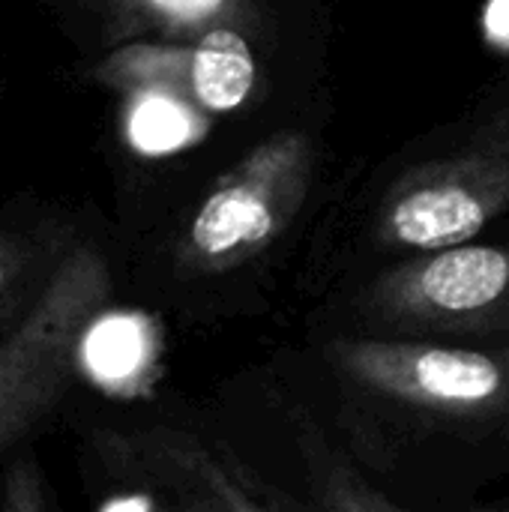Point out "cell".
Listing matches in <instances>:
<instances>
[{
	"label": "cell",
	"mask_w": 509,
	"mask_h": 512,
	"mask_svg": "<svg viewBox=\"0 0 509 512\" xmlns=\"http://www.w3.org/2000/svg\"><path fill=\"white\" fill-rule=\"evenodd\" d=\"M501 354H504V360H507V369H509V339H507V345L501 348Z\"/></svg>",
	"instance_id": "10"
},
{
	"label": "cell",
	"mask_w": 509,
	"mask_h": 512,
	"mask_svg": "<svg viewBox=\"0 0 509 512\" xmlns=\"http://www.w3.org/2000/svg\"><path fill=\"white\" fill-rule=\"evenodd\" d=\"M375 336L480 345L509 339V246L465 240L411 252L363 294Z\"/></svg>",
	"instance_id": "2"
},
{
	"label": "cell",
	"mask_w": 509,
	"mask_h": 512,
	"mask_svg": "<svg viewBox=\"0 0 509 512\" xmlns=\"http://www.w3.org/2000/svg\"><path fill=\"white\" fill-rule=\"evenodd\" d=\"M480 111H495V114H509V78H507V84L501 87V93L495 96V102L483 105Z\"/></svg>",
	"instance_id": "9"
},
{
	"label": "cell",
	"mask_w": 509,
	"mask_h": 512,
	"mask_svg": "<svg viewBox=\"0 0 509 512\" xmlns=\"http://www.w3.org/2000/svg\"><path fill=\"white\" fill-rule=\"evenodd\" d=\"M509 213V114L480 111L459 150L402 171L375 213L390 252H426L480 237Z\"/></svg>",
	"instance_id": "3"
},
{
	"label": "cell",
	"mask_w": 509,
	"mask_h": 512,
	"mask_svg": "<svg viewBox=\"0 0 509 512\" xmlns=\"http://www.w3.org/2000/svg\"><path fill=\"white\" fill-rule=\"evenodd\" d=\"M255 84L252 45L243 27H210L195 39L192 90L210 111L237 108Z\"/></svg>",
	"instance_id": "6"
},
{
	"label": "cell",
	"mask_w": 509,
	"mask_h": 512,
	"mask_svg": "<svg viewBox=\"0 0 509 512\" xmlns=\"http://www.w3.org/2000/svg\"><path fill=\"white\" fill-rule=\"evenodd\" d=\"M315 177L306 132H276L252 147L204 195L180 240V264L225 273L273 246L297 219Z\"/></svg>",
	"instance_id": "5"
},
{
	"label": "cell",
	"mask_w": 509,
	"mask_h": 512,
	"mask_svg": "<svg viewBox=\"0 0 509 512\" xmlns=\"http://www.w3.org/2000/svg\"><path fill=\"white\" fill-rule=\"evenodd\" d=\"M96 249L69 252L24 318L0 339V456L27 438L66 396L81 342L108 297Z\"/></svg>",
	"instance_id": "4"
},
{
	"label": "cell",
	"mask_w": 509,
	"mask_h": 512,
	"mask_svg": "<svg viewBox=\"0 0 509 512\" xmlns=\"http://www.w3.org/2000/svg\"><path fill=\"white\" fill-rule=\"evenodd\" d=\"M126 21L177 39H198L210 27H249V0H108Z\"/></svg>",
	"instance_id": "7"
},
{
	"label": "cell",
	"mask_w": 509,
	"mask_h": 512,
	"mask_svg": "<svg viewBox=\"0 0 509 512\" xmlns=\"http://www.w3.org/2000/svg\"><path fill=\"white\" fill-rule=\"evenodd\" d=\"M18 270H21V252H18V246L0 240V300H3L6 291L12 288Z\"/></svg>",
	"instance_id": "8"
},
{
	"label": "cell",
	"mask_w": 509,
	"mask_h": 512,
	"mask_svg": "<svg viewBox=\"0 0 509 512\" xmlns=\"http://www.w3.org/2000/svg\"><path fill=\"white\" fill-rule=\"evenodd\" d=\"M327 354L348 393L390 417L408 441L447 444L459 456L509 441V369L501 351L372 333L336 339Z\"/></svg>",
	"instance_id": "1"
}]
</instances>
